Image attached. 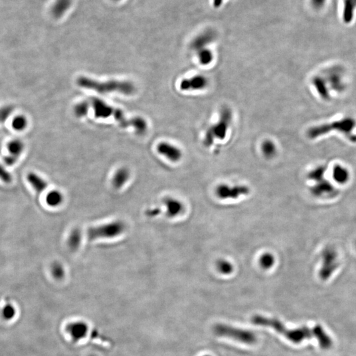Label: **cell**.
Segmentation results:
<instances>
[{
	"mask_svg": "<svg viewBox=\"0 0 356 356\" xmlns=\"http://www.w3.org/2000/svg\"><path fill=\"white\" fill-rule=\"evenodd\" d=\"M251 321L256 325L272 328L293 343H300L308 338L314 337L318 340L320 347L323 349H328L332 346L331 338L320 325L314 326L312 328L304 326V327L290 329L286 328L282 322L276 318L266 317L261 315L253 316L251 318Z\"/></svg>",
	"mask_w": 356,
	"mask_h": 356,
	"instance_id": "obj_1",
	"label": "cell"
},
{
	"mask_svg": "<svg viewBox=\"0 0 356 356\" xmlns=\"http://www.w3.org/2000/svg\"><path fill=\"white\" fill-rule=\"evenodd\" d=\"M77 83L81 88L95 90L100 94L116 92L131 95L135 91L134 84L129 81L111 80L101 82L89 77H81L77 79Z\"/></svg>",
	"mask_w": 356,
	"mask_h": 356,
	"instance_id": "obj_2",
	"label": "cell"
},
{
	"mask_svg": "<svg viewBox=\"0 0 356 356\" xmlns=\"http://www.w3.org/2000/svg\"><path fill=\"white\" fill-rule=\"evenodd\" d=\"M356 126V120L351 118H346L335 122L314 126L310 129L308 136L310 138H316L329 132H335L345 134L350 141L356 142V135L352 134V131Z\"/></svg>",
	"mask_w": 356,
	"mask_h": 356,
	"instance_id": "obj_3",
	"label": "cell"
},
{
	"mask_svg": "<svg viewBox=\"0 0 356 356\" xmlns=\"http://www.w3.org/2000/svg\"><path fill=\"white\" fill-rule=\"evenodd\" d=\"M232 120V112L228 107L224 106L222 108L219 122L211 128L208 129L204 138V144L206 146H211L215 141V138L222 140L226 136L227 130Z\"/></svg>",
	"mask_w": 356,
	"mask_h": 356,
	"instance_id": "obj_4",
	"label": "cell"
},
{
	"mask_svg": "<svg viewBox=\"0 0 356 356\" xmlns=\"http://www.w3.org/2000/svg\"><path fill=\"white\" fill-rule=\"evenodd\" d=\"M126 228V225L124 222L121 221H116L89 227L87 235L90 241L98 239H111L122 234Z\"/></svg>",
	"mask_w": 356,
	"mask_h": 356,
	"instance_id": "obj_5",
	"label": "cell"
},
{
	"mask_svg": "<svg viewBox=\"0 0 356 356\" xmlns=\"http://www.w3.org/2000/svg\"><path fill=\"white\" fill-rule=\"evenodd\" d=\"M214 332L221 337L231 338L243 344H254L257 340L256 334L254 332L225 324H217L214 327Z\"/></svg>",
	"mask_w": 356,
	"mask_h": 356,
	"instance_id": "obj_6",
	"label": "cell"
},
{
	"mask_svg": "<svg viewBox=\"0 0 356 356\" xmlns=\"http://www.w3.org/2000/svg\"><path fill=\"white\" fill-rule=\"evenodd\" d=\"M249 188L247 186L237 185H228L223 184L219 185L217 189V195L221 199H237L238 198L248 195Z\"/></svg>",
	"mask_w": 356,
	"mask_h": 356,
	"instance_id": "obj_7",
	"label": "cell"
},
{
	"mask_svg": "<svg viewBox=\"0 0 356 356\" xmlns=\"http://www.w3.org/2000/svg\"><path fill=\"white\" fill-rule=\"evenodd\" d=\"M89 326L86 322L77 320L67 324L65 330L73 342H78L87 337Z\"/></svg>",
	"mask_w": 356,
	"mask_h": 356,
	"instance_id": "obj_8",
	"label": "cell"
},
{
	"mask_svg": "<svg viewBox=\"0 0 356 356\" xmlns=\"http://www.w3.org/2000/svg\"><path fill=\"white\" fill-rule=\"evenodd\" d=\"M24 148H25V144L20 139H14L9 142L7 145L9 153L3 159L6 165L8 166L14 165L17 162L21 154L23 153Z\"/></svg>",
	"mask_w": 356,
	"mask_h": 356,
	"instance_id": "obj_9",
	"label": "cell"
},
{
	"mask_svg": "<svg viewBox=\"0 0 356 356\" xmlns=\"http://www.w3.org/2000/svg\"><path fill=\"white\" fill-rule=\"evenodd\" d=\"M208 85V80L203 75H196L190 79H185L181 81L179 87L181 90H202L206 88Z\"/></svg>",
	"mask_w": 356,
	"mask_h": 356,
	"instance_id": "obj_10",
	"label": "cell"
},
{
	"mask_svg": "<svg viewBox=\"0 0 356 356\" xmlns=\"http://www.w3.org/2000/svg\"><path fill=\"white\" fill-rule=\"evenodd\" d=\"M157 151L158 153L172 162H178L181 158L182 154L179 148L168 142H162L158 144Z\"/></svg>",
	"mask_w": 356,
	"mask_h": 356,
	"instance_id": "obj_11",
	"label": "cell"
},
{
	"mask_svg": "<svg viewBox=\"0 0 356 356\" xmlns=\"http://www.w3.org/2000/svg\"><path fill=\"white\" fill-rule=\"evenodd\" d=\"M164 204L166 206L168 217H176L183 213L184 206L179 200L172 197H167L164 200Z\"/></svg>",
	"mask_w": 356,
	"mask_h": 356,
	"instance_id": "obj_12",
	"label": "cell"
},
{
	"mask_svg": "<svg viewBox=\"0 0 356 356\" xmlns=\"http://www.w3.org/2000/svg\"><path fill=\"white\" fill-rule=\"evenodd\" d=\"M73 0H55L51 7V13L53 17L59 19L63 17L70 9Z\"/></svg>",
	"mask_w": 356,
	"mask_h": 356,
	"instance_id": "obj_13",
	"label": "cell"
},
{
	"mask_svg": "<svg viewBox=\"0 0 356 356\" xmlns=\"http://www.w3.org/2000/svg\"><path fill=\"white\" fill-rule=\"evenodd\" d=\"M215 38V35L213 32H205V33L202 34L201 35L194 40L191 44L192 48L196 51L201 50V49L205 48L206 45L212 43Z\"/></svg>",
	"mask_w": 356,
	"mask_h": 356,
	"instance_id": "obj_14",
	"label": "cell"
},
{
	"mask_svg": "<svg viewBox=\"0 0 356 356\" xmlns=\"http://www.w3.org/2000/svg\"><path fill=\"white\" fill-rule=\"evenodd\" d=\"M130 177V172L128 168H121L117 170L113 176L112 183L114 188L121 189L128 182Z\"/></svg>",
	"mask_w": 356,
	"mask_h": 356,
	"instance_id": "obj_15",
	"label": "cell"
},
{
	"mask_svg": "<svg viewBox=\"0 0 356 356\" xmlns=\"http://www.w3.org/2000/svg\"><path fill=\"white\" fill-rule=\"evenodd\" d=\"M27 179L37 193H41L47 188L46 181L33 172L27 174Z\"/></svg>",
	"mask_w": 356,
	"mask_h": 356,
	"instance_id": "obj_16",
	"label": "cell"
},
{
	"mask_svg": "<svg viewBox=\"0 0 356 356\" xmlns=\"http://www.w3.org/2000/svg\"><path fill=\"white\" fill-rule=\"evenodd\" d=\"M356 9V0H344L342 19L346 24L352 23Z\"/></svg>",
	"mask_w": 356,
	"mask_h": 356,
	"instance_id": "obj_17",
	"label": "cell"
},
{
	"mask_svg": "<svg viewBox=\"0 0 356 356\" xmlns=\"http://www.w3.org/2000/svg\"><path fill=\"white\" fill-rule=\"evenodd\" d=\"M332 178L336 183H346L350 178L349 171L341 165L334 166L332 170Z\"/></svg>",
	"mask_w": 356,
	"mask_h": 356,
	"instance_id": "obj_18",
	"label": "cell"
},
{
	"mask_svg": "<svg viewBox=\"0 0 356 356\" xmlns=\"http://www.w3.org/2000/svg\"><path fill=\"white\" fill-rule=\"evenodd\" d=\"M81 241H82V233L80 229H73L69 233L67 240L69 248L73 251H77L80 247Z\"/></svg>",
	"mask_w": 356,
	"mask_h": 356,
	"instance_id": "obj_19",
	"label": "cell"
},
{
	"mask_svg": "<svg viewBox=\"0 0 356 356\" xmlns=\"http://www.w3.org/2000/svg\"><path fill=\"white\" fill-rule=\"evenodd\" d=\"M63 201V196L60 191L53 190L49 191L45 198L47 205L51 207H56L60 205Z\"/></svg>",
	"mask_w": 356,
	"mask_h": 356,
	"instance_id": "obj_20",
	"label": "cell"
},
{
	"mask_svg": "<svg viewBox=\"0 0 356 356\" xmlns=\"http://www.w3.org/2000/svg\"><path fill=\"white\" fill-rule=\"evenodd\" d=\"M262 152L267 158L270 159L276 154V146L274 142L270 140H266L262 144Z\"/></svg>",
	"mask_w": 356,
	"mask_h": 356,
	"instance_id": "obj_21",
	"label": "cell"
},
{
	"mask_svg": "<svg viewBox=\"0 0 356 356\" xmlns=\"http://www.w3.org/2000/svg\"><path fill=\"white\" fill-rule=\"evenodd\" d=\"M332 187H333L328 182H322V183L319 182L313 188L312 192L318 196L330 195V193H332V190H333Z\"/></svg>",
	"mask_w": 356,
	"mask_h": 356,
	"instance_id": "obj_22",
	"label": "cell"
},
{
	"mask_svg": "<svg viewBox=\"0 0 356 356\" xmlns=\"http://www.w3.org/2000/svg\"><path fill=\"white\" fill-rule=\"evenodd\" d=\"M259 263H260L261 267L265 270L272 268L275 263L274 255L270 253H264L259 259Z\"/></svg>",
	"mask_w": 356,
	"mask_h": 356,
	"instance_id": "obj_23",
	"label": "cell"
},
{
	"mask_svg": "<svg viewBox=\"0 0 356 356\" xmlns=\"http://www.w3.org/2000/svg\"><path fill=\"white\" fill-rule=\"evenodd\" d=\"M312 83H313V85L315 86L318 94H320L322 97H324V99L328 98V96H328V91L327 87H326L325 81L324 82V81L322 80L321 78H320V77L319 78L315 77V78L312 80Z\"/></svg>",
	"mask_w": 356,
	"mask_h": 356,
	"instance_id": "obj_24",
	"label": "cell"
},
{
	"mask_svg": "<svg viewBox=\"0 0 356 356\" xmlns=\"http://www.w3.org/2000/svg\"><path fill=\"white\" fill-rule=\"evenodd\" d=\"M51 272L53 278L57 280H62L65 275L64 267L59 262H54L51 265Z\"/></svg>",
	"mask_w": 356,
	"mask_h": 356,
	"instance_id": "obj_25",
	"label": "cell"
},
{
	"mask_svg": "<svg viewBox=\"0 0 356 356\" xmlns=\"http://www.w3.org/2000/svg\"><path fill=\"white\" fill-rule=\"evenodd\" d=\"M217 267L218 270L221 274L228 275L231 274L233 270L232 264L229 261L225 259H221L217 262Z\"/></svg>",
	"mask_w": 356,
	"mask_h": 356,
	"instance_id": "obj_26",
	"label": "cell"
},
{
	"mask_svg": "<svg viewBox=\"0 0 356 356\" xmlns=\"http://www.w3.org/2000/svg\"><path fill=\"white\" fill-rule=\"evenodd\" d=\"M198 57L199 62L203 65H207L212 62L213 59V55L210 49L204 48L197 51Z\"/></svg>",
	"mask_w": 356,
	"mask_h": 356,
	"instance_id": "obj_27",
	"label": "cell"
},
{
	"mask_svg": "<svg viewBox=\"0 0 356 356\" xmlns=\"http://www.w3.org/2000/svg\"><path fill=\"white\" fill-rule=\"evenodd\" d=\"M27 118H26L25 116H22V115L16 116L12 121V128L15 131H18V132L25 130V129L27 128Z\"/></svg>",
	"mask_w": 356,
	"mask_h": 356,
	"instance_id": "obj_28",
	"label": "cell"
},
{
	"mask_svg": "<svg viewBox=\"0 0 356 356\" xmlns=\"http://www.w3.org/2000/svg\"><path fill=\"white\" fill-rule=\"evenodd\" d=\"M89 107H90V103L87 101H83L75 105L74 108L75 114L79 118L84 117L88 114Z\"/></svg>",
	"mask_w": 356,
	"mask_h": 356,
	"instance_id": "obj_29",
	"label": "cell"
},
{
	"mask_svg": "<svg viewBox=\"0 0 356 356\" xmlns=\"http://www.w3.org/2000/svg\"><path fill=\"white\" fill-rule=\"evenodd\" d=\"M14 109L15 108L12 105H7L0 108V124L5 122L9 118Z\"/></svg>",
	"mask_w": 356,
	"mask_h": 356,
	"instance_id": "obj_30",
	"label": "cell"
},
{
	"mask_svg": "<svg viewBox=\"0 0 356 356\" xmlns=\"http://www.w3.org/2000/svg\"><path fill=\"white\" fill-rule=\"evenodd\" d=\"M15 309L11 304H8L2 310V316L5 320H11L15 315Z\"/></svg>",
	"mask_w": 356,
	"mask_h": 356,
	"instance_id": "obj_31",
	"label": "cell"
},
{
	"mask_svg": "<svg viewBox=\"0 0 356 356\" xmlns=\"http://www.w3.org/2000/svg\"><path fill=\"white\" fill-rule=\"evenodd\" d=\"M0 179L5 183H11L13 179L11 174L1 164H0Z\"/></svg>",
	"mask_w": 356,
	"mask_h": 356,
	"instance_id": "obj_32",
	"label": "cell"
},
{
	"mask_svg": "<svg viewBox=\"0 0 356 356\" xmlns=\"http://www.w3.org/2000/svg\"><path fill=\"white\" fill-rule=\"evenodd\" d=\"M324 171H325V170L323 167L316 168L315 170H313L310 172V174H309V178L312 180H320L322 176H323Z\"/></svg>",
	"mask_w": 356,
	"mask_h": 356,
	"instance_id": "obj_33",
	"label": "cell"
},
{
	"mask_svg": "<svg viewBox=\"0 0 356 356\" xmlns=\"http://www.w3.org/2000/svg\"><path fill=\"white\" fill-rule=\"evenodd\" d=\"M312 7L316 9H320L325 5L327 0H310Z\"/></svg>",
	"mask_w": 356,
	"mask_h": 356,
	"instance_id": "obj_34",
	"label": "cell"
},
{
	"mask_svg": "<svg viewBox=\"0 0 356 356\" xmlns=\"http://www.w3.org/2000/svg\"><path fill=\"white\" fill-rule=\"evenodd\" d=\"M160 210L158 208H153V209H148L146 212V215L149 217H155L159 215Z\"/></svg>",
	"mask_w": 356,
	"mask_h": 356,
	"instance_id": "obj_35",
	"label": "cell"
},
{
	"mask_svg": "<svg viewBox=\"0 0 356 356\" xmlns=\"http://www.w3.org/2000/svg\"><path fill=\"white\" fill-rule=\"evenodd\" d=\"M95 356V355H90V356Z\"/></svg>",
	"mask_w": 356,
	"mask_h": 356,
	"instance_id": "obj_36",
	"label": "cell"
},
{
	"mask_svg": "<svg viewBox=\"0 0 356 356\" xmlns=\"http://www.w3.org/2000/svg\"><path fill=\"white\" fill-rule=\"evenodd\" d=\"M208 356V355H207V356Z\"/></svg>",
	"mask_w": 356,
	"mask_h": 356,
	"instance_id": "obj_37",
	"label": "cell"
},
{
	"mask_svg": "<svg viewBox=\"0 0 356 356\" xmlns=\"http://www.w3.org/2000/svg\"><path fill=\"white\" fill-rule=\"evenodd\" d=\"M116 1H120V0H116Z\"/></svg>",
	"mask_w": 356,
	"mask_h": 356,
	"instance_id": "obj_38",
	"label": "cell"
}]
</instances>
